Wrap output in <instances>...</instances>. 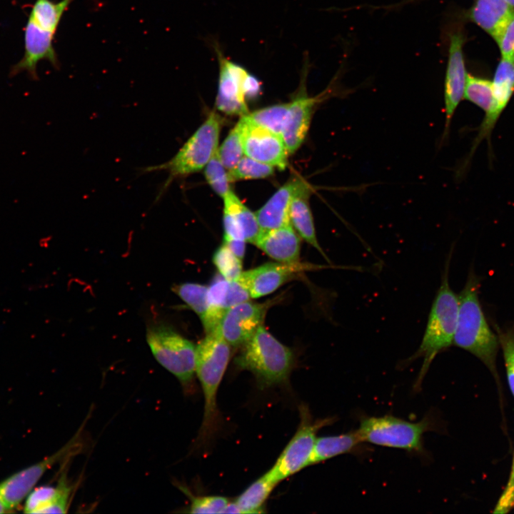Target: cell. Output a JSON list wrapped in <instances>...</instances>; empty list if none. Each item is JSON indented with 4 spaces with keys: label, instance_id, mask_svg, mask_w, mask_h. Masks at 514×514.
I'll list each match as a JSON object with an SVG mask.
<instances>
[{
    "label": "cell",
    "instance_id": "1",
    "mask_svg": "<svg viewBox=\"0 0 514 514\" xmlns=\"http://www.w3.org/2000/svg\"><path fill=\"white\" fill-rule=\"evenodd\" d=\"M452 253L453 248L446 259L440 285L432 303L420 344L413 355L400 363V366L405 367L414 361L423 358L422 366L413 386L415 391L421 388L422 382L436 356L453 344L459 301L458 295L450 287L448 281Z\"/></svg>",
    "mask_w": 514,
    "mask_h": 514
},
{
    "label": "cell",
    "instance_id": "2",
    "mask_svg": "<svg viewBox=\"0 0 514 514\" xmlns=\"http://www.w3.org/2000/svg\"><path fill=\"white\" fill-rule=\"evenodd\" d=\"M480 278L470 268L458 295V314L453 345L480 359L493 372L500 348L498 336L490 328L479 298Z\"/></svg>",
    "mask_w": 514,
    "mask_h": 514
},
{
    "label": "cell",
    "instance_id": "3",
    "mask_svg": "<svg viewBox=\"0 0 514 514\" xmlns=\"http://www.w3.org/2000/svg\"><path fill=\"white\" fill-rule=\"evenodd\" d=\"M231 346L218 330L207 333L196 346V374L204 396L202 424L197 441L205 443L219 424L217 393L231 356Z\"/></svg>",
    "mask_w": 514,
    "mask_h": 514
},
{
    "label": "cell",
    "instance_id": "4",
    "mask_svg": "<svg viewBox=\"0 0 514 514\" xmlns=\"http://www.w3.org/2000/svg\"><path fill=\"white\" fill-rule=\"evenodd\" d=\"M241 369L251 372L263 389L285 383L293 365L289 348L261 326L243 346L235 360Z\"/></svg>",
    "mask_w": 514,
    "mask_h": 514
},
{
    "label": "cell",
    "instance_id": "5",
    "mask_svg": "<svg viewBox=\"0 0 514 514\" xmlns=\"http://www.w3.org/2000/svg\"><path fill=\"white\" fill-rule=\"evenodd\" d=\"M435 428L437 423L433 415H428L418 422H412L386 415L361 417L357 430L365 443L423 453L424 434Z\"/></svg>",
    "mask_w": 514,
    "mask_h": 514
},
{
    "label": "cell",
    "instance_id": "6",
    "mask_svg": "<svg viewBox=\"0 0 514 514\" xmlns=\"http://www.w3.org/2000/svg\"><path fill=\"white\" fill-rule=\"evenodd\" d=\"M222 119L214 111L186 141L169 161L144 169L146 172L166 171L168 173L163 190L176 178L201 170L217 151Z\"/></svg>",
    "mask_w": 514,
    "mask_h": 514
},
{
    "label": "cell",
    "instance_id": "7",
    "mask_svg": "<svg viewBox=\"0 0 514 514\" xmlns=\"http://www.w3.org/2000/svg\"><path fill=\"white\" fill-rule=\"evenodd\" d=\"M147 343L157 362L189 390L196 374V346L171 328H148Z\"/></svg>",
    "mask_w": 514,
    "mask_h": 514
},
{
    "label": "cell",
    "instance_id": "8",
    "mask_svg": "<svg viewBox=\"0 0 514 514\" xmlns=\"http://www.w3.org/2000/svg\"><path fill=\"white\" fill-rule=\"evenodd\" d=\"M299 411L301 421L296 433L266 472L276 483L310 465L318 431L335 421L333 417L313 420L305 405L300 406Z\"/></svg>",
    "mask_w": 514,
    "mask_h": 514
},
{
    "label": "cell",
    "instance_id": "9",
    "mask_svg": "<svg viewBox=\"0 0 514 514\" xmlns=\"http://www.w3.org/2000/svg\"><path fill=\"white\" fill-rule=\"evenodd\" d=\"M82 429H79L75 435L60 449L32 465L6 478L0 483V499L7 510L18 506L44 473L54 465L75 455L81 448Z\"/></svg>",
    "mask_w": 514,
    "mask_h": 514
},
{
    "label": "cell",
    "instance_id": "10",
    "mask_svg": "<svg viewBox=\"0 0 514 514\" xmlns=\"http://www.w3.org/2000/svg\"><path fill=\"white\" fill-rule=\"evenodd\" d=\"M492 84V106L484 114V117L478 126L477 135L467 155L469 159L473 158L478 146L484 140L488 144L490 158H492V133L514 94V61L502 58L496 67Z\"/></svg>",
    "mask_w": 514,
    "mask_h": 514
},
{
    "label": "cell",
    "instance_id": "11",
    "mask_svg": "<svg viewBox=\"0 0 514 514\" xmlns=\"http://www.w3.org/2000/svg\"><path fill=\"white\" fill-rule=\"evenodd\" d=\"M466 37L462 29L449 34L448 55L444 81L445 126L441 143L449 133L454 114L464 96L466 69L463 46Z\"/></svg>",
    "mask_w": 514,
    "mask_h": 514
},
{
    "label": "cell",
    "instance_id": "12",
    "mask_svg": "<svg viewBox=\"0 0 514 514\" xmlns=\"http://www.w3.org/2000/svg\"><path fill=\"white\" fill-rule=\"evenodd\" d=\"M241 133L245 156L261 163L284 170L288 151L281 136L242 116L236 124Z\"/></svg>",
    "mask_w": 514,
    "mask_h": 514
},
{
    "label": "cell",
    "instance_id": "13",
    "mask_svg": "<svg viewBox=\"0 0 514 514\" xmlns=\"http://www.w3.org/2000/svg\"><path fill=\"white\" fill-rule=\"evenodd\" d=\"M276 302L275 298L263 303L249 300L238 303L226 311L216 329L231 347L243 346L263 325L268 310Z\"/></svg>",
    "mask_w": 514,
    "mask_h": 514
},
{
    "label": "cell",
    "instance_id": "14",
    "mask_svg": "<svg viewBox=\"0 0 514 514\" xmlns=\"http://www.w3.org/2000/svg\"><path fill=\"white\" fill-rule=\"evenodd\" d=\"M326 266L308 263H266L243 271L237 281L249 293L251 298L270 294L281 286L307 271Z\"/></svg>",
    "mask_w": 514,
    "mask_h": 514
},
{
    "label": "cell",
    "instance_id": "15",
    "mask_svg": "<svg viewBox=\"0 0 514 514\" xmlns=\"http://www.w3.org/2000/svg\"><path fill=\"white\" fill-rule=\"evenodd\" d=\"M56 33L28 19L24 29V55L11 66L10 76L24 71L31 79L37 80V64L43 60L49 61L54 69H59L60 61L53 44Z\"/></svg>",
    "mask_w": 514,
    "mask_h": 514
},
{
    "label": "cell",
    "instance_id": "16",
    "mask_svg": "<svg viewBox=\"0 0 514 514\" xmlns=\"http://www.w3.org/2000/svg\"><path fill=\"white\" fill-rule=\"evenodd\" d=\"M219 64L216 109L228 115L244 116L248 114L243 91V81L248 74L240 64L226 58L216 46Z\"/></svg>",
    "mask_w": 514,
    "mask_h": 514
},
{
    "label": "cell",
    "instance_id": "17",
    "mask_svg": "<svg viewBox=\"0 0 514 514\" xmlns=\"http://www.w3.org/2000/svg\"><path fill=\"white\" fill-rule=\"evenodd\" d=\"M316 102V98L309 97L302 91L290 102L281 133L288 154L293 153L304 141Z\"/></svg>",
    "mask_w": 514,
    "mask_h": 514
},
{
    "label": "cell",
    "instance_id": "18",
    "mask_svg": "<svg viewBox=\"0 0 514 514\" xmlns=\"http://www.w3.org/2000/svg\"><path fill=\"white\" fill-rule=\"evenodd\" d=\"M303 179H291L280 187L267 202L255 212L261 231L291 225L289 208L292 197Z\"/></svg>",
    "mask_w": 514,
    "mask_h": 514
},
{
    "label": "cell",
    "instance_id": "19",
    "mask_svg": "<svg viewBox=\"0 0 514 514\" xmlns=\"http://www.w3.org/2000/svg\"><path fill=\"white\" fill-rule=\"evenodd\" d=\"M253 244L278 262L299 261L301 241L292 225L261 231Z\"/></svg>",
    "mask_w": 514,
    "mask_h": 514
},
{
    "label": "cell",
    "instance_id": "20",
    "mask_svg": "<svg viewBox=\"0 0 514 514\" xmlns=\"http://www.w3.org/2000/svg\"><path fill=\"white\" fill-rule=\"evenodd\" d=\"M514 16V9L506 0H476L466 17L495 41Z\"/></svg>",
    "mask_w": 514,
    "mask_h": 514
},
{
    "label": "cell",
    "instance_id": "21",
    "mask_svg": "<svg viewBox=\"0 0 514 514\" xmlns=\"http://www.w3.org/2000/svg\"><path fill=\"white\" fill-rule=\"evenodd\" d=\"M72 488L63 476L56 486L42 485L32 490L26 498L24 512L27 513H67Z\"/></svg>",
    "mask_w": 514,
    "mask_h": 514
},
{
    "label": "cell",
    "instance_id": "22",
    "mask_svg": "<svg viewBox=\"0 0 514 514\" xmlns=\"http://www.w3.org/2000/svg\"><path fill=\"white\" fill-rule=\"evenodd\" d=\"M311 191L309 184L304 180L295 191L289 208L291 223L298 236L315 248L328 261L320 246L316 237L313 215L308 203Z\"/></svg>",
    "mask_w": 514,
    "mask_h": 514
},
{
    "label": "cell",
    "instance_id": "23",
    "mask_svg": "<svg viewBox=\"0 0 514 514\" xmlns=\"http://www.w3.org/2000/svg\"><path fill=\"white\" fill-rule=\"evenodd\" d=\"M363 443L357 429L337 435L317 437L310 465L322 463L342 454L360 452Z\"/></svg>",
    "mask_w": 514,
    "mask_h": 514
},
{
    "label": "cell",
    "instance_id": "24",
    "mask_svg": "<svg viewBox=\"0 0 514 514\" xmlns=\"http://www.w3.org/2000/svg\"><path fill=\"white\" fill-rule=\"evenodd\" d=\"M207 303L208 308L201 320L206 334L216 330L226 311L234 306L231 293V281L223 277L216 279L208 287Z\"/></svg>",
    "mask_w": 514,
    "mask_h": 514
},
{
    "label": "cell",
    "instance_id": "25",
    "mask_svg": "<svg viewBox=\"0 0 514 514\" xmlns=\"http://www.w3.org/2000/svg\"><path fill=\"white\" fill-rule=\"evenodd\" d=\"M278 483L267 473L250 485L234 501L240 513L263 512V505Z\"/></svg>",
    "mask_w": 514,
    "mask_h": 514
},
{
    "label": "cell",
    "instance_id": "26",
    "mask_svg": "<svg viewBox=\"0 0 514 514\" xmlns=\"http://www.w3.org/2000/svg\"><path fill=\"white\" fill-rule=\"evenodd\" d=\"M223 211L231 215L241 228L246 242L254 243L261 233L255 213L249 210L231 191L223 197Z\"/></svg>",
    "mask_w": 514,
    "mask_h": 514
},
{
    "label": "cell",
    "instance_id": "27",
    "mask_svg": "<svg viewBox=\"0 0 514 514\" xmlns=\"http://www.w3.org/2000/svg\"><path fill=\"white\" fill-rule=\"evenodd\" d=\"M463 99L486 113L493 103L492 81L467 74Z\"/></svg>",
    "mask_w": 514,
    "mask_h": 514
},
{
    "label": "cell",
    "instance_id": "28",
    "mask_svg": "<svg viewBox=\"0 0 514 514\" xmlns=\"http://www.w3.org/2000/svg\"><path fill=\"white\" fill-rule=\"evenodd\" d=\"M289 105L290 103L275 104L254 111L246 115L256 124L281 136Z\"/></svg>",
    "mask_w": 514,
    "mask_h": 514
},
{
    "label": "cell",
    "instance_id": "29",
    "mask_svg": "<svg viewBox=\"0 0 514 514\" xmlns=\"http://www.w3.org/2000/svg\"><path fill=\"white\" fill-rule=\"evenodd\" d=\"M208 287L196 283H183L173 286L172 291L200 318H204L207 308Z\"/></svg>",
    "mask_w": 514,
    "mask_h": 514
},
{
    "label": "cell",
    "instance_id": "30",
    "mask_svg": "<svg viewBox=\"0 0 514 514\" xmlns=\"http://www.w3.org/2000/svg\"><path fill=\"white\" fill-rule=\"evenodd\" d=\"M273 166L243 156L232 169L228 171V174L230 181L233 182L264 178L273 175Z\"/></svg>",
    "mask_w": 514,
    "mask_h": 514
},
{
    "label": "cell",
    "instance_id": "31",
    "mask_svg": "<svg viewBox=\"0 0 514 514\" xmlns=\"http://www.w3.org/2000/svg\"><path fill=\"white\" fill-rule=\"evenodd\" d=\"M212 261L219 273L226 280L237 281L242 270V260L238 258L224 243L213 255Z\"/></svg>",
    "mask_w": 514,
    "mask_h": 514
},
{
    "label": "cell",
    "instance_id": "32",
    "mask_svg": "<svg viewBox=\"0 0 514 514\" xmlns=\"http://www.w3.org/2000/svg\"><path fill=\"white\" fill-rule=\"evenodd\" d=\"M204 174L211 188L221 198L231 191L228 171L220 159L218 149L206 165Z\"/></svg>",
    "mask_w": 514,
    "mask_h": 514
},
{
    "label": "cell",
    "instance_id": "33",
    "mask_svg": "<svg viewBox=\"0 0 514 514\" xmlns=\"http://www.w3.org/2000/svg\"><path fill=\"white\" fill-rule=\"evenodd\" d=\"M218 153L227 171L232 169L243 156L241 133L237 125L230 131L218 149Z\"/></svg>",
    "mask_w": 514,
    "mask_h": 514
},
{
    "label": "cell",
    "instance_id": "34",
    "mask_svg": "<svg viewBox=\"0 0 514 514\" xmlns=\"http://www.w3.org/2000/svg\"><path fill=\"white\" fill-rule=\"evenodd\" d=\"M497 335L503 349L508 383L514 395V326L498 328Z\"/></svg>",
    "mask_w": 514,
    "mask_h": 514
},
{
    "label": "cell",
    "instance_id": "35",
    "mask_svg": "<svg viewBox=\"0 0 514 514\" xmlns=\"http://www.w3.org/2000/svg\"><path fill=\"white\" fill-rule=\"evenodd\" d=\"M190 497V513H223L229 503V500L223 496L208 495L195 496L188 493Z\"/></svg>",
    "mask_w": 514,
    "mask_h": 514
},
{
    "label": "cell",
    "instance_id": "36",
    "mask_svg": "<svg viewBox=\"0 0 514 514\" xmlns=\"http://www.w3.org/2000/svg\"><path fill=\"white\" fill-rule=\"evenodd\" d=\"M502 58L514 61V16L496 40Z\"/></svg>",
    "mask_w": 514,
    "mask_h": 514
},
{
    "label": "cell",
    "instance_id": "37",
    "mask_svg": "<svg viewBox=\"0 0 514 514\" xmlns=\"http://www.w3.org/2000/svg\"><path fill=\"white\" fill-rule=\"evenodd\" d=\"M514 506V458L512 470L508 480V485L504 490L497 506L495 513H505L508 512Z\"/></svg>",
    "mask_w": 514,
    "mask_h": 514
},
{
    "label": "cell",
    "instance_id": "38",
    "mask_svg": "<svg viewBox=\"0 0 514 514\" xmlns=\"http://www.w3.org/2000/svg\"><path fill=\"white\" fill-rule=\"evenodd\" d=\"M261 91V84L259 80L251 74H246L243 81V91L246 98L256 97Z\"/></svg>",
    "mask_w": 514,
    "mask_h": 514
},
{
    "label": "cell",
    "instance_id": "39",
    "mask_svg": "<svg viewBox=\"0 0 514 514\" xmlns=\"http://www.w3.org/2000/svg\"><path fill=\"white\" fill-rule=\"evenodd\" d=\"M223 243L238 258H239L241 260L243 258L246 251V241L229 240L223 241Z\"/></svg>",
    "mask_w": 514,
    "mask_h": 514
},
{
    "label": "cell",
    "instance_id": "40",
    "mask_svg": "<svg viewBox=\"0 0 514 514\" xmlns=\"http://www.w3.org/2000/svg\"><path fill=\"white\" fill-rule=\"evenodd\" d=\"M419 1V0H404V1H401V2H400L399 4H395V6H394V5L392 6V7L399 6L400 5L402 6V5H403V4H408V3H412V2H414V1Z\"/></svg>",
    "mask_w": 514,
    "mask_h": 514
},
{
    "label": "cell",
    "instance_id": "41",
    "mask_svg": "<svg viewBox=\"0 0 514 514\" xmlns=\"http://www.w3.org/2000/svg\"><path fill=\"white\" fill-rule=\"evenodd\" d=\"M7 510L2 500L0 499V513H4Z\"/></svg>",
    "mask_w": 514,
    "mask_h": 514
},
{
    "label": "cell",
    "instance_id": "42",
    "mask_svg": "<svg viewBox=\"0 0 514 514\" xmlns=\"http://www.w3.org/2000/svg\"><path fill=\"white\" fill-rule=\"evenodd\" d=\"M510 6L514 9V0H506Z\"/></svg>",
    "mask_w": 514,
    "mask_h": 514
}]
</instances>
